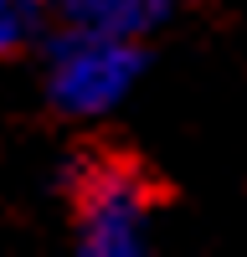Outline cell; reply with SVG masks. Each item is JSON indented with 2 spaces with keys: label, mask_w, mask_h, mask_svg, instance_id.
<instances>
[{
  "label": "cell",
  "mask_w": 247,
  "mask_h": 257,
  "mask_svg": "<svg viewBox=\"0 0 247 257\" xmlns=\"http://www.w3.org/2000/svg\"><path fill=\"white\" fill-rule=\"evenodd\" d=\"M72 226L88 252H129L144 216L160 206L165 180L144 165L134 149H82L72 165Z\"/></svg>",
  "instance_id": "1"
}]
</instances>
